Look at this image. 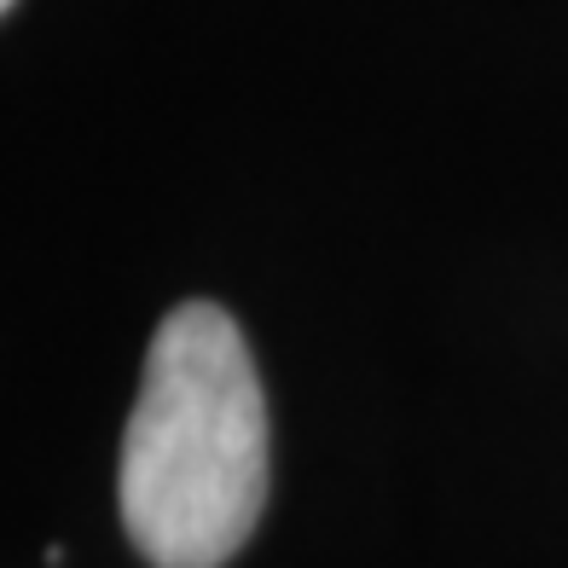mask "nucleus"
I'll list each match as a JSON object with an SVG mask.
<instances>
[{
    "instance_id": "nucleus-2",
    "label": "nucleus",
    "mask_w": 568,
    "mask_h": 568,
    "mask_svg": "<svg viewBox=\"0 0 568 568\" xmlns=\"http://www.w3.org/2000/svg\"><path fill=\"white\" fill-rule=\"evenodd\" d=\"M7 7H12V0H0V12H7Z\"/></svg>"
},
{
    "instance_id": "nucleus-1",
    "label": "nucleus",
    "mask_w": 568,
    "mask_h": 568,
    "mask_svg": "<svg viewBox=\"0 0 568 568\" xmlns=\"http://www.w3.org/2000/svg\"><path fill=\"white\" fill-rule=\"evenodd\" d=\"M116 505L151 568H221L267 505V400L244 331L215 302H180L145 348L122 429Z\"/></svg>"
}]
</instances>
